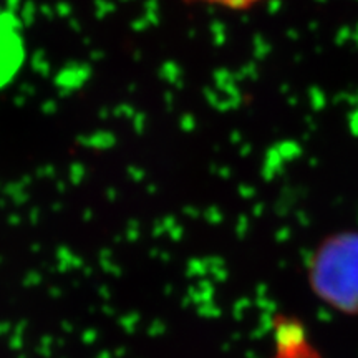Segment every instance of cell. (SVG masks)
Wrapping results in <instances>:
<instances>
[{"instance_id": "6da1fadb", "label": "cell", "mask_w": 358, "mask_h": 358, "mask_svg": "<svg viewBox=\"0 0 358 358\" xmlns=\"http://www.w3.org/2000/svg\"><path fill=\"white\" fill-rule=\"evenodd\" d=\"M313 282L320 295L345 310H358V237L327 243L313 264Z\"/></svg>"}, {"instance_id": "7a4b0ae2", "label": "cell", "mask_w": 358, "mask_h": 358, "mask_svg": "<svg viewBox=\"0 0 358 358\" xmlns=\"http://www.w3.org/2000/svg\"><path fill=\"white\" fill-rule=\"evenodd\" d=\"M189 3H201V6L227 8V10H245V8L256 7L266 0H185Z\"/></svg>"}]
</instances>
